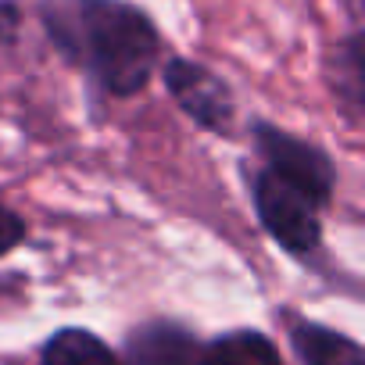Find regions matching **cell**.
Segmentation results:
<instances>
[{
    "label": "cell",
    "mask_w": 365,
    "mask_h": 365,
    "mask_svg": "<svg viewBox=\"0 0 365 365\" xmlns=\"http://www.w3.org/2000/svg\"><path fill=\"white\" fill-rule=\"evenodd\" d=\"M51 40L108 93L133 97L161 58L154 22L125 0H58L43 8Z\"/></svg>",
    "instance_id": "cell-1"
},
{
    "label": "cell",
    "mask_w": 365,
    "mask_h": 365,
    "mask_svg": "<svg viewBox=\"0 0 365 365\" xmlns=\"http://www.w3.org/2000/svg\"><path fill=\"white\" fill-rule=\"evenodd\" d=\"M251 194H255V212H258L262 226L269 230V237L279 247H287L290 255H308L319 247V240H322L319 212L322 208L312 197L294 190L290 182H283L269 168H258L251 175Z\"/></svg>",
    "instance_id": "cell-2"
},
{
    "label": "cell",
    "mask_w": 365,
    "mask_h": 365,
    "mask_svg": "<svg viewBox=\"0 0 365 365\" xmlns=\"http://www.w3.org/2000/svg\"><path fill=\"white\" fill-rule=\"evenodd\" d=\"M255 143H258V154L265 158V168L272 175H279L294 190L312 197L319 208L329 205V197H333V161L326 158L322 147H315L312 140H301L287 129H276L269 122L255 125Z\"/></svg>",
    "instance_id": "cell-3"
},
{
    "label": "cell",
    "mask_w": 365,
    "mask_h": 365,
    "mask_svg": "<svg viewBox=\"0 0 365 365\" xmlns=\"http://www.w3.org/2000/svg\"><path fill=\"white\" fill-rule=\"evenodd\" d=\"M165 86L172 93V101L187 111L201 129L208 133H233L237 122V104L230 86L205 65L187 61V58H168L165 61Z\"/></svg>",
    "instance_id": "cell-4"
},
{
    "label": "cell",
    "mask_w": 365,
    "mask_h": 365,
    "mask_svg": "<svg viewBox=\"0 0 365 365\" xmlns=\"http://www.w3.org/2000/svg\"><path fill=\"white\" fill-rule=\"evenodd\" d=\"M197 340L175 322L140 326L125 344V365H197Z\"/></svg>",
    "instance_id": "cell-5"
},
{
    "label": "cell",
    "mask_w": 365,
    "mask_h": 365,
    "mask_svg": "<svg viewBox=\"0 0 365 365\" xmlns=\"http://www.w3.org/2000/svg\"><path fill=\"white\" fill-rule=\"evenodd\" d=\"M329 90H333L336 104L344 108L347 122H358L361 104H365V47H361L358 29L344 43H336V51L329 58Z\"/></svg>",
    "instance_id": "cell-6"
},
{
    "label": "cell",
    "mask_w": 365,
    "mask_h": 365,
    "mask_svg": "<svg viewBox=\"0 0 365 365\" xmlns=\"http://www.w3.org/2000/svg\"><path fill=\"white\" fill-rule=\"evenodd\" d=\"M197 365H283V361H279V351L272 347V340L265 333L237 329V333L212 340L197 354Z\"/></svg>",
    "instance_id": "cell-7"
},
{
    "label": "cell",
    "mask_w": 365,
    "mask_h": 365,
    "mask_svg": "<svg viewBox=\"0 0 365 365\" xmlns=\"http://www.w3.org/2000/svg\"><path fill=\"white\" fill-rule=\"evenodd\" d=\"M294 347L304 365H365V354L354 340L315 322L294 326Z\"/></svg>",
    "instance_id": "cell-8"
},
{
    "label": "cell",
    "mask_w": 365,
    "mask_h": 365,
    "mask_svg": "<svg viewBox=\"0 0 365 365\" xmlns=\"http://www.w3.org/2000/svg\"><path fill=\"white\" fill-rule=\"evenodd\" d=\"M43 365H118L111 347L86 329H61L43 347Z\"/></svg>",
    "instance_id": "cell-9"
},
{
    "label": "cell",
    "mask_w": 365,
    "mask_h": 365,
    "mask_svg": "<svg viewBox=\"0 0 365 365\" xmlns=\"http://www.w3.org/2000/svg\"><path fill=\"white\" fill-rule=\"evenodd\" d=\"M26 240V222L22 215H15L8 205H0V255H8L11 247H19Z\"/></svg>",
    "instance_id": "cell-10"
}]
</instances>
